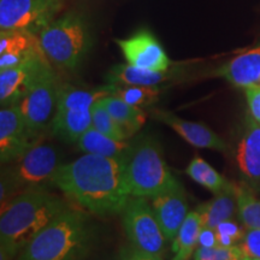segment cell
Returning <instances> with one entry per match:
<instances>
[{"label": "cell", "mask_w": 260, "mask_h": 260, "mask_svg": "<svg viewBox=\"0 0 260 260\" xmlns=\"http://www.w3.org/2000/svg\"><path fill=\"white\" fill-rule=\"evenodd\" d=\"M52 183L82 209L96 214L122 212L132 197L125 159L84 154L61 165Z\"/></svg>", "instance_id": "cell-1"}, {"label": "cell", "mask_w": 260, "mask_h": 260, "mask_svg": "<svg viewBox=\"0 0 260 260\" xmlns=\"http://www.w3.org/2000/svg\"><path fill=\"white\" fill-rule=\"evenodd\" d=\"M67 210L63 200L41 188L19 194L2 211V251L8 256L15 255Z\"/></svg>", "instance_id": "cell-2"}, {"label": "cell", "mask_w": 260, "mask_h": 260, "mask_svg": "<svg viewBox=\"0 0 260 260\" xmlns=\"http://www.w3.org/2000/svg\"><path fill=\"white\" fill-rule=\"evenodd\" d=\"M90 246L92 229L87 218L68 209L22 249L19 260H80Z\"/></svg>", "instance_id": "cell-3"}, {"label": "cell", "mask_w": 260, "mask_h": 260, "mask_svg": "<svg viewBox=\"0 0 260 260\" xmlns=\"http://www.w3.org/2000/svg\"><path fill=\"white\" fill-rule=\"evenodd\" d=\"M125 176L132 197L152 199L180 184L167 165L160 146L146 138L132 148L125 159Z\"/></svg>", "instance_id": "cell-4"}, {"label": "cell", "mask_w": 260, "mask_h": 260, "mask_svg": "<svg viewBox=\"0 0 260 260\" xmlns=\"http://www.w3.org/2000/svg\"><path fill=\"white\" fill-rule=\"evenodd\" d=\"M39 40L47 59L64 69H75L90 44L88 27L75 12L51 22L39 34Z\"/></svg>", "instance_id": "cell-5"}, {"label": "cell", "mask_w": 260, "mask_h": 260, "mask_svg": "<svg viewBox=\"0 0 260 260\" xmlns=\"http://www.w3.org/2000/svg\"><path fill=\"white\" fill-rule=\"evenodd\" d=\"M122 212L124 230L132 246L161 255L168 240L147 198L130 197Z\"/></svg>", "instance_id": "cell-6"}, {"label": "cell", "mask_w": 260, "mask_h": 260, "mask_svg": "<svg viewBox=\"0 0 260 260\" xmlns=\"http://www.w3.org/2000/svg\"><path fill=\"white\" fill-rule=\"evenodd\" d=\"M59 88L50 64L45 65L27 94L17 104L30 132L37 134L53 121Z\"/></svg>", "instance_id": "cell-7"}, {"label": "cell", "mask_w": 260, "mask_h": 260, "mask_svg": "<svg viewBox=\"0 0 260 260\" xmlns=\"http://www.w3.org/2000/svg\"><path fill=\"white\" fill-rule=\"evenodd\" d=\"M64 0H0V29L38 35L53 22Z\"/></svg>", "instance_id": "cell-8"}, {"label": "cell", "mask_w": 260, "mask_h": 260, "mask_svg": "<svg viewBox=\"0 0 260 260\" xmlns=\"http://www.w3.org/2000/svg\"><path fill=\"white\" fill-rule=\"evenodd\" d=\"M61 165L56 148L46 144H34L14 160L9 178L15 186L29 189L51 182Z\"/></svg>", "instance_id": "cell-9"}, {"label": "cell", "mask_w": 260, "mask_h": 260, "mask_svg": "<svg viewBox=\"0 0 260 260\" xmlns=\"http://www.w3.org/2000/svg\"><path fill=\"white\" fill-rule=\"evenodd\" d=\"M35 133L28 129L17 104L3 106L0 110V157L2 162H10L34 145Z\"/></svg>", "instance_id": "cell-10"}, {"label": "cell", "mask_w": 260, "mask_h": 260, "mask_svg": "<svg viewBox=\"0 0 260 260\" xmlns=\"http://www.w3.org/2000/svg\"><path fill=\"white\" fill-rule=\"evenodd\" d=\"M47 64V57L45 53H40L17 67L0 70L2 107L18 104L37 80L40 71Z\"/></svg>", "instance_id": "cell-11"}, {"label": "cell", "mask_w": 260, "mask_h": 260, "mask_svg": "<svg viewBox=\"0 0 260 260\" xmlns=\"http://www.w3.org/2000/svg\"><path fill=\"white\" fill-rule=\"evenodd\" d=\"M116 42L128 64L153 71H167L170 67V59L151 32L139 31L125 40Z\"/></svg>", "instance_id": "cell-12"}, {"label": "cell", "mask_w": 260, "mask_h": 260, "mask_svg": "<svg viewBox=\"0 0 260 260\" xmlns=\"http://www.w3.org/2000/svg\"><path fill=\"white\" fill-rule=\"evenodd\" d=\"M152 207L168 241H174L189 214L186 193L181 184L152 198Z\"/></svg>", "instance_id": "cell-13"}, {"label": "cell", "mask_w": 260, "mask_h": 260, "mask_svg": "<svg viewBox=\"0 0 260 260\" xmlns=\"http://www.w3.org/2000/svg\"><path fill=\"white\" fill-rule=\"evenodd\" d=\"M157 119L170 126L176 132L184 141L198 148H209L218 152H225L226 145L216 133H213L209 126L201 123L184 121L170 112L158 111L155 113Z\"/></svg>", "instance_id": "cell-14"}, {"label": "cell", "mask_w": 260, "mask_h": 260, "mask_svg": "<svg viewBox=\"0 0 260 260\" xmlns=\"http://www.w3.org/2000/svg\"><path fill=\"white\" fill-rule=\"evenodd\" d=\"M217 74L236 87H260V46L233 58Z\"/></svg>", "instance_id": "cell-15"}, {"label": "cell", "mask_w": 260, "mask_h": 260, "mask_svg": "<svg viewBox=\"0 0 260 260\" xmlns=\"http://www.w3.org/2000/svg\"><path fill=\"white\" fill-rule=\"evenodd\" d=\"M248 117L243 136L236 152L240 170L252 180L260 178V125Z\"/></svg>", "instance_id": "cell-16"}, {"label": "cell", "mask_w": 260, "mask_h": 260, "mask_svg": "<svg viewBox=\"0 0 260 260\" xmlns=\"http://www.w3.org/2000/svg\"><path fill=\"white\" fill-rule=\"evenodd\" d=\"M53 133L68 142H77L92 128V109L57 110L52 121Z\"/></svg>", "instance_id": "cell-17"}, {"label": "cell", "mask_w": 260, "mask_h": 260, "mask_svg": "<svg viewBox=\"0 0 260 260\" xmlns=\"http://www.w3.org/2000/svg\"><path fill=\"white\" fill-rule=\"evenodd\" d=\"M77 147L86 154L119 159H126L132 151L129 144H126L125 141H118V140L110 138V136L98 132L93 126L79 139Z\"/></svg>", "instance_id": "cell-18"}, {"label": "cell", "mask_w": 260, "mask_h": 260, "mask_svg": "<svg viewBox=\"0 0 260 260\" xmlns=\"http://www.w3.org/2000/svg\"><path fill=\"white\" fill-rule=\"evenodd\" d=\"M167 71L146 70L132 64H119L113 67L107 75L109 84L115 86H147L154 87L169 79Z\"/></svg>", "instance_id": "cell-19"}, {"label": "cell", "mask_w": 260, "mask_h": 260, "mask_svg": "<svg viewBox=\"0 0 260 260\" xmlns=\"http://www.w3.org/2000/svg\"><path fill=\"white\" fill-rule=\"evenodd\" d=\"M203 226V219L199 211L195 210L189 212L172 241L174 258L171 260H189L194 255Z\"/></svg>", "instance_id": "cell-20"}, {"label": "cell", "mask_w": 260, "mask_h": 260, "mask_svg": "<svg viewBox=\"0 0 260 260\" xmlns=\"http://www.w3.org/2000/svg\"><path fill=\"white\" fill-rule=\"evenodd\" d=\"M100 103L105 106V109L115 118V121L122 126L128 138L135 134L144 125L146 115L140 107L130 105L113 94L105 96L100 100Z\"/></svg>", "instance_id": "cell-21"}, {"label": "cell", "mask_w": 260, "mask_h": 260, "mask_svg": "<svg viewBox=\"0 0 260 260\" xmlns=\"http://www.w3.org/2000/svg\"><path fill=\"white\" fill-rule=\"evenodd\" d=\"M236 206L237 200L234 186L232 189L217 194L212 200L201 205L198 211L201 214L203 225L216 229V226L224 220L232 219Z\"/></svg>", "instance_id": "cell-22"}, {"label": "cell", "mask_w": 260, "mask_h": 260, "mask_svg": "<svg viewBox=\"0 0 260 260\" xmlns=\"http://www.w3.org/2000/svg\"><path fill=\"white\" fill-rule=\"evenodd\" d=\"M112 84L96 89H81L71 86H60L58 94L57 110L92 109V106L107 95H111Z\"/></svg>", "instance_id": "cell-23"}, {"label": "cell", "mask_w": 260, "mask_h": 260, "mask_svg": "<svg viewBox=\"0 0 260 260\" xmlns=\"http://www.w3.org/2000/svg\"><path fill=\"white\" fill-rule=\"evenodd\" d=\"M186 172L191 180L216 195L232 189L235 186L228 182L219 172H217L209 162L200 157H195L189 162Z\"/></svg>", "instance_id": "cell-24"}, {"label": "cell", "mask_w": 260, "mask_h": 260, "mask_svg": "<svg viewBox=\"0 0 260 260\" xmlns=\"http://www.w3.org/2000/svg\"><path fill=\"white\" fill-rule=\"evenodd\" d=\"M239 217L247 229L260 230V200L247 188L235 186Z\"/></svg>", "instance_id": "cell-25"}, {"label": "cell", "mask_w": 260, "mask_h": 260, "mask_svg": "<svg viewBox=\"0 0 260 260\" xmlns=\"http://www.w3.org/2000/svg\"><path fill=\"white\" fill-rule=\"evenodd\" d=\"M113 86L112 94L121 98L130 105L141 107L148 106L155 103L159 98V88L157 86Z\"/></svg>", "instance_id": "cell-26"}, {"label": "cell", "mask_w": 260, "mask_h": 260, "mask_svg": "<svg viewBox=\"0 0 260 260\" xmlns=\"http://www.w3.org/2000/svg\"><path fill=\"white\" fill-rule=\"evenodd\" d=\"M92 126L98 132L115 140H118V141H125L128 139V135L125 134L122 126L110 115V112L100 103V100L92 106Z\"/></svg>", "instance_id": "cell-27"}, {"label": "cell", "mask_w": 260, "mask_h": 260, "mask_svg": "<svg viewBox=\"0 0 260 260\" xmlns=\"http://www.w3.org/2000/svg\"><path fill=\"white\" fill-rule=\"evenodd\" d=\"M245 256V253L240 246H216L207 248L200 247L195 249L193 259L194 260H235Z\"/></svg>", "instance_id": "cell-28"}, {"label": "cell", "mask_w": 260, "mask_h": 260, "mask_svg": "<svg viewBox=\"0 0 260 260\" xmlns=\"http://www.w3.org/2000/svg\"><path fill=\"white\" fill-rule=\"evenodd\" d=\"M217 240H218V245L224 247H232L239 246L241 243L245 232L240 228L237 223L232 219L224 220L216 226Z\"/></svg>", "instance_id": "cell-29"}, {"label": "cell", "mask_w": 260, "mask_h": 260, "mask_svg": "<svg viewBox=\"0 0 260 260\" xmlns=\"http://www.w3.org/2000/svg\"><path fill=\"white\" fill-rule=\"evenodd\" d=\"M239 246L241 247L245 255L260 259V230L247 229Z\"/></svg>", "instance_id": "cell-30"}, {"label": "cell", "mask_w": 260, "mask_h": 260, "mask_svg": "<svg viewBox=\"0 0 260 260\" xmlns=\"http://www.w3.org/2000/svg\"><path fill=\"white\" fill-rule=\"evenodd\" d=\"M246 95L251 115L260 124V87L246 88Z\"/></svg>", "instance_id": "cell-31"}, {"label": "cell", "mask_w": 260, "mask_h": 260, "mask_svg": "<svg viewBox=\"0 0 260 260\" xmlns=\"http://www.w3.org/2000/svg\"><path fill=\"white\" fill-rule=\"evenodd\" d=\"M121 260H162L160 255L152 254V253H147L140 249L135 248L134 246L128 247L121 254Z\"/></svg>", "instance_id": "cell-32"}, {"label": "cell", "mask_w": 260, "mask_h": 260, "mask_svg": "<svg viewBox=\"0 0 260 260\" xmlns=\"http://www.w3.org/2000/svg\"><path fill=\"white\" fill-rule=\"evenodd\" d=\"M198 246L200 247H216L218 245V240H217V234L216 230L209 226H203L201 229L200 235H199V241H198Z\"/></svg>", "instance_id": "cell-33"}, {"label": "cell", "mask_w": 260, "mask_h": 260, "mask_svg": "<svg viewBox=\"0 0 260 260\" xmlns=\"http://www.w3.org/2000/svg\"><path fill=\"white\" fill-rule=\"evenodd\" d=\"M235 260H249V256L245 255V256H241V258H239V259H235Z\"/></svg>", "instance_id": "cell-34"}, {"label": "cell", "mask_w": 260, "mask_h": 260, "mask_svg": "<svg viewBox=\"0 0 260 260\" xmlns=\"http://www.w3.org/2000/svg\"><path fill=\"white\" fill-rule=\"evenodd\" d=\"M249 260H260L259 258H251V256H249Z\"/></svg>", "instance_id": "cell-35"}]
</instances>
